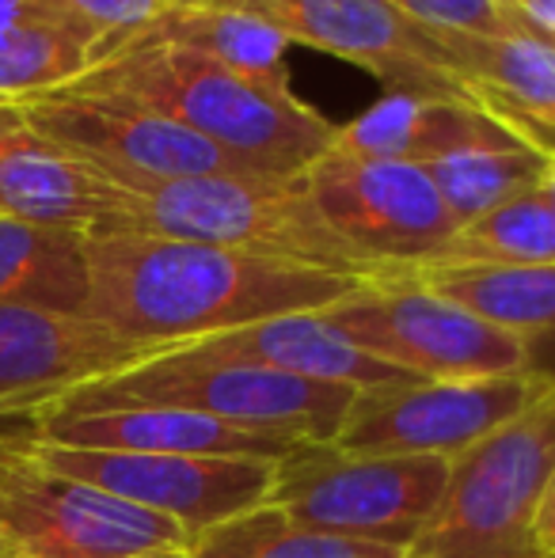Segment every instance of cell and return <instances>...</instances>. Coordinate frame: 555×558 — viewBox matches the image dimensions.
Segmentation results:
<instances>
[{
    "instance_id": "5",
    "label": "cell",
    "mask_w": 555,
    "mask_h": 558,
    "mask_svg": "<svg viewBox=\"0 0 555 558\" xmlns=\"http://www.w3.org/2000/svg\"><path fill=\"white\" fill-rule=\"evenodd\" d=\"M555 471V384L487 441L449 460L434 517L403 558H548L536 517Z\"/></svg>"
},
{
    "instance_id": "34",
    "label": "cell",
    "mask_w": 555,
    "mask_h": 558,
    "mask_svg": "<svg viewBox=\"0 0 555 558\" xmlns=\"http://www.w3.org/2000/svg\"><path fill=\"white\" fill-rule=\"evenodd\" d=\"M0 558H15L12 551H4V547H0Z\"/></svg>"
},
{
    "instance_id": "23",
    "label": "cell",
    "mask_w": 555,
    "mask_h": 558,
    "mask_svg": "<svg viewBox=\"0 0 555 558\" xmlns=\"http://www.w3.org/2000/svg\"><path fill=\"white\" fill-rule=\"evenodd\" d=\"M544 168H548V156L521 145L510 133H498V137L468 145L460 153L445 156V160L430 163L426 171L434 179L437 194L445 198V206H449L453 221L464 228L480 221L483 214H491V209L536 191Z\"/></svg>"
},
{
    "instance_id": "11",
    "label": "cell",
    "mask_w": 555,
    "mask_h": 558,
    "mask_svg": "<svg viewBox=\"0 0 555 558\" xmlns=\"http://www.w3.org/2000/svg\"><path fill=\"white\" fill-rule=\"evenodd\" d=\"M8 437L43 468L81 478L96 490L145 509V513L168 517L186 536H198L229 517L263 506L270 498V483H275V463L267 460L111 452V448L50 445L31 434Z\"/></svg>"
},
{
    "instance_id": "20",
    "label": "cell",
    "mask_w": 555,
    "mask_h": 558,
    "mask_svg": "<svg viewBox=\"0 0 555 558\" xmlns=\"http://www.w3.org/2000/svg\"><path fill=\"white\" fill-rule=\"evenodd\" d=\"M134 38H153L179 50H191L206 61L232 69L255 84L293 92L289 76V43L270 23L240 12V8L209 4V0H176Z\"/></svg>"
},
{
    "instance_id": "15",
    "label": "cell",
    "mask_w": 555,
    "mask_h": 558,
    "mask_svg": "<svg viewBox=\"0 0 555 558\" xmlns=\"http://www.w3.org/2000/svg\"><path fill=\"white\" fill-rule=\"evenodd\" d=\"M0 217L107 235L126 228V191L43 137L15 104H0Z\"/></svg>"
},
{
    "instance_id": "26",
    "label": "cell",
    "mask_w": 555,
    "mask_h": 558,
    "mask_svg": "<svg viewBox=\"0 0 555 558\" xmlns=\"http://www.w3.org/2000/svg\"><path fill=\"white\" fill-rule=\"evenodd\" d=\"M555 263V209L541 186L480 221L457 228L449 247L426 266H544ZM422 270V266H419Z\"/></svg>"
},
{
    "instance_id": "21",
    "label": "cell",
    "mask_w": 555,
    "mask_h": 558,
    "mask_svg": "<svg viewBox=\"0 0 555 558\" xmlns=\"http://www.w3.org/2000/svg\"><path fill=\"white\" fill-rule=\"evenodd\" d=\"M422 286L457 301L487 324L536 342L555 338V263L544 266H422Z\"/></svg>"
},
{
    "instance_id": "29",
    "label": "cell",
    "mask_w": 555,
    "mask_h": 558,
    "mask_svg": "<svg viewBox=\"0 0 555 558\" xmlns=\"http://www.w3.org/2000/svg\"><path fill=\"white\" fill-rule=\"evenodd\" d=\"M506 12H510L514 31H526V35L555 46V0H514L506 4Z\"/></svg>"
},
{
    "instance_id": "6",
    "label": "cell",
    "mask_w": 555,
    "mask_h": 558,
    "mask_svg": "<svg viewBox=\"0 0 555 558\" xmlns=\"http://www.w3.org/2000/svg\"><path fill=\"white\" fill-rule=\"evenodd\" d=\"M358 350L415 380H483L536 373L526 338L487 324L457 301L422 286L415 274H385L324 308ZM544 376V373H541Z\"/></svg>"
},
{
    "instance_id": "8",
    "label": "cell",
    "mask_w": 555,
    "mask_h": 558,
    "mask_svg": "<svg viewBox=\"0 0 555 558\" xmlns=\"http://www.w3.org/2000/svg\"><path fill=\"white\" fill-rule=\"evenodd\" d=\"M0 547L15 558H137L186 551L191 536L168 517L43 468L0 437Z\"/></svg>"
},
{
    "instance_id": "16",
    "label": "cell",
    "mask_w": 555,
    "mask_h": 558,
    "mask_svg": "<svg viewBox=\"0 0 555 558\" xmlns=\"http://www.w3.org/2000/svg\"><path fill=\"white\" fill-rule=\"evenodd\" d=\"M23 434L69 448H111V452L156 456H221V460L278 463L297 441L225 426L206 414L171 411V407H104V411H46L27 414ZM304 445V441H301Z\"/></svg>"
},
{
    "instance_id": "18",
    "label": "cell",
    "mask_w": 555,
    "mask_h": 558,
    "mask_svg": "<svg viewBox=\"0 0 555 558\" xmlns=\"http://www.w3.org/2000/svg\"><path fill=\"white\" fill-rule=\"evenodd\" d=\"M183 345L217 361H248V365L275 368V373L301 376V380L335 384V388L354 391L396 388V384L415 380V376L400 373V368L358 350L339 327L327 324L324 312H297V316L263 319V324L240 327V331H225Z\"/></svg>"
},
{
    "instance_id": "25",
    "label": "cell",
    "mask_w": 555,
    "mask_h": 558,
    "mask_svg": "<svg viewBox=\"0 0 555 558\" xmlns=\"http://www.w3.org/2000/svg\"><path fill=\"white\" fill-rule=\"evenodd\" d=\"M99 65V38L81 23H23L0 31V104L46 96Z\"/></svg>"
},
{
    "instance_id": "13",
    "label": "cell",
    "mask_w": 555,
    "mask_h": 558,
    "mask_svg": "<svg viewBox=\"0 0 555 558\" xmlns=\"http://www.w3.org/2000/svg\"><path fill=\"white\" fill-rule=\"evenodd\" d=\"M270 23L289 46L335 53L388 92L468 99L437 31L419 27L388 0H209Z\"/></svg>"
},
{
    "instance_id": "24",
    "label": "cell",
    "mask_w": 555,
    "mask_h": 558,
    "mask_svg": "<svg viewBox=\"0 0 555 558\" xmlns=\"http://www.w3.org/2000/svg\"><path fill=\"white\" fill-rule=\"evenodd\" d=\"M186 558H403V551L309 529L286 509L263 501L191 536Z\"/></svg>"
},
{
    "instance_id": "4",
    "label": "cell",
    "mask_w": 555,
    "mask_h": 558,
    "mask_svg": "<svg viewBox=\"0 0 555 558\" xmlns=\"http://www.w3.org/2000/svg\"><path fill=\"white\" fill-rule=\"evenodd\" d=\"M354 388L301 380L248 361H217L191 345H171L137 365L84 384L53 403L58 411H104V407H171L206 414L248 434L286 441L331 445L354 407Z\"/></svg>"
},
{
    "instance_id": "7",
    "label": "cell",
    "mask_w": 555,
    "mask_h": 558,
    "mask_svg": "<svg viewBox=\"0 0 555 558\" xmlns=\"http://www.w3.org/2000/svg\"><path fill=\"white\" fill-rule=\"evenodd\" d=\"M449 483L437 456H358L304 441L275 463L270 506L309 529L408 551Z\"/></svg>"
},
{
    "instance_id": "28",
    "label": "cell",
    "mask_w": 555,
    "mask_h": 558,
    "mask_svg": "<svg viewBox=\"0 0 555 558\" xmlns=\"http://www.w3.org/2000/svg\"><path fill=\"white\" fill-rule=\"evenodd\" d=\"M396 12L437 35H506L510 12L498 0H388Z\"/></svg>"
},
{
    "instance_id": "31",
    "label": "cell",
    "mask_w": 555,
    "mask_h": 558,
    "mask_svg": "<svg viewBox=\"0 0 555 558\" xmlns=\"http://www.w3.org/2000/svg\"><path fill=\"white\" fill-rule=\"evenodd\" d=\"M536 539H541L544 555L555 558V471H552V478H548V490H544L541 517H536Z\"/></svg>"
},
{
    "instance_id": "22",
    "label": "cell",
    "mask_w": 555,
    "mask_h": 558,
    "mask_svg": "<svg viewBox=\"0 0 555 558\" xmlns=\"http://www.w3.org/2000/svg\"><path fill=\"white\" fill-rule=\"evenodd\" d=\"M88 235L0 217V304L73 312L88 304Z\"/></svg>"
},
{
    "instance_id": "12",
    "label": "cell",
    "mask_w": 555,
    "mask_h": 558,
    "mask_svg": "<svg viewBox=\"0 0 555 558\" xmlns=\"http://www.w3.org/2000/svg\"><path fill=\"white\" fill-rule=\"evenodd\" d=\"M15 107L43 137L104 171L119 186L171 183L194 175H263L134 99L58 88Z\"/></svg>"
},
{
    "instance_id": "3",
    "label": "cell",
    "mask_w": 555,
    "mask_h": 558,
    "mask_svg": "<svg viewBox=\"0 0 555 558\" xmlns=\"http://www.w3.org/2000/svg\"><path fill=\"white\" fill-rule=\"evenodd\" d=\"M122 191H126L122 232L214 243L358 281L381 278L331 232L304 186V175H194L122 186Z\"/></svg>"
},
{
    "instance_id": "27",
    "label": "cell",
    "mask_w": 555,
    "mask_h": 558,
    "mask_svg": "<svg viewBox=\"0 0 555 558\" xmlns=\"http://www.w3.org/2000/svg\"><path fill=\"white\" fill-rule=\"evenodd\" d=\"M58 4L69 20H76L99 38V61H104L114 46L130 43L176 0H58Z\"/></svg>"
},
{
    "instance_id": "9",
    "label": "cell",
    "mask_w": 555,
    "mask_h": 558,
    "mask_svg": "<svg viewBox=\"0 0 555 558\" xmlns=\"http://www.w3.org/2000/svg\"><path fill=\"white\" fill-rule=\"evenodd\" d=\"M304 186L331 232L381 278L434 263L460 228L419 163L362 160L327 148L304 171Z\"/></svg>"
},
{
    "instance_id": "2",
    "label": "cell",
    "mask_w": 555,
    "mask_h": 558,
    "mask_svg": "<svg viewBox=\"0 0 555 558\" xmlns=\"http://www.w3.org/2000/svg\"><path fill=\"white\" fill-rule=\"evenodd\" d=\"M69 88L122 96L171 118L263 175H304L335 145L339 125L316 107L232 69L153 38L114 46Z\"/></svg>"
},
{
    "instance_id": "32",
    "label": "cell",
    "mask_w": 555,
    "mask_h": 558,
    "mask_svg": "<svg viewBox=\"0 0 555 558\" xmlns=\"http://www.w3.org/2000/svg\"><path fill=\"white\" fill-rule=\"evenodd\" d=\"M541 194L552 202V209H555V156L548 160V168H544V179H541Z\"/></svg>"
},
{
    "instance_id": "35",
    "label": "cell",
    "mask_w": 555,
    "mask_h": 558,
    "mask_svg": "<svg viewBox=\"0 0 555 558\" xmlns=\"http://www.w3.org/2000/svg\"><path fill=\"white\" fill-rule=\"evenodd\" d=\"M498 4H514V0H498Z\"/></svg>"
},
{
    "instance_id": "30",
    "label": "cell",
    "mask_w": 555,
    "mask_h": 558,
    "mask_svg": "<svg viewBox=\"0 0 555 558\" xmlns=\"http://www.w3.org/2000/svg\"><path fill=\"white\" fill-rule=\"evenodd\" d=\"M23 23H76L61 12L58 0H0V31Z\"/></svg>"
},
{
    "instance_id": "10",
    "label": "cell",
    "mask_w": 555,
    "mask_h": 558,
    "mask_svg": "<svg viewBox=\"0 0 555 558\" xmlns=\"http://www.w3.org/2000/svg\"><path fill=\"white\" fill-rule=\"evenodd\" d=\"M552 376H483V380H411L358 391L335 448L358 456H437L457 460L514 422L552 388Z\"/></svg>"
},
{
    "instance_id": "17",
    "label": "cell",
    "mask_w": 555,
    "mask_h": 558,
    "mask_svg": "<svg viewBox=\"0 0 555 558\" xmlns=\"http://www.w3.org/2000/svg\"><path fill=\"white\" fill-rule=\"evenodd\" d=\"M464 96L521 145L555 156V46L526 31L437 35Z\"/></svg>"
},
{
    "instance_id": "1",
    "label": "cell",
    "mask_w": 555,
    "mask_h": 558,
    "mask_svg": "<svg viewBox=\"0 0 555 558\" xmlns=\"http://www.w3.org/2000/svg\"><path fill=\"white\" fill-rule=\"evenodd\" d=\"M84 316L148 353L324 312L365 281L148 232L88 235Z\"/></svg>"
},
{
    "instance_id": "19",
    "label": "cell",
    "mask_w": 555,
    "mask_h": 558,
    "mask_svg": "<svg viewBox=\"0 0 555 558\" xmlns=\"http://www.w3.org/2000/svg\"><path fill=\"white\" fill-rule=\"evenodd\" d=\"M498 133L506 130L491 114H483L472 99L388 92L354 122L339 125L331 148L347 156H362V160H400L430 168V163L445 160L468 145L498 137Z\"/></svg>"
},
{
    "instance_id": "14",
    "label": "cell",
    "mask_w": 555,
    "mask_h": 558,
    "mask_svg": "<svg viewBox=\"0 0 555 558\" xmlns=\"http://www.w3.org/2000/svg\"><path fill=\"white\" fill-rule=\"evenodd\" d=\"M145 357L153 353L88 316L0 304V418L46 411Z\"/></svg>"
},
{
    "instance_id": "33",
    "label": "cell",
    "mask_w": 555,
    "mask_h": 558,
    "mask_svg": "<svg viewBox=\"0 0 555 558\" xmlns=\"http://www.w3.org/2000/svg\"><path fill=\"white\" fill-rule=\"evenodd\" d=\"M137 558H186V551H153V555H137Z\"/></svg>"
}]
</instances>
